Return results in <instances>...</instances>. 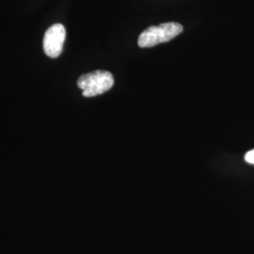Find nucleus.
<instances>
[{
  "label": "nucleus",
  "instance_id": "1",
  "mask_svg": "<svg viewBox=\"0 0 254 254\" xmlns=\"http://www.w3.org/2000/svg\"><path fill=\"white\" fill-rule=\"evenodd\" d=\"M183 32V26L176 22L163 23L159 26H152L138 37L139 47H153L162 43H167Z\"/></svg>",
  "mask_w": 254,
  "mask_h": 254
},
{
  "label": "nucleus",
  "instance_id": "2",
  "mask_svg": "<svg viewBox=\"0 0 254 254\" xmlns=\"http://www.w3.org/2000/svg\"><path fill=\"white\" fill-rule=\"evenodd\" d=\"M114 85L113 75L107 71L85 73L77 80V86L83 91L84 97H93L109 91Z\"/></svg>",
  "mask_w": 254,
  "mask_h": 254
},
{
  "label": "nucleus",
  "instance_id": "3",
  "mask_svg": "<svg viewBox=\"0 0 254 254\" xmlns=\"http://www.w3.org/2000/svg\"><path fill=\"white\" fill-rule=\"evenodd\" d=\"M66 39V29L62 24H55L49 27L44 37V51L49 58L56 59L61 56Z\"/></svg>",
  "mask_w": 254,
  "mask_h": 254
},
{
  "label": "nucleus",
  "instance_id": "4",
  "mask_svg": "<svg viewBox=\"0 0 254 254\" xmlns=\"http://www.w3.org/2000/svg\"><path fill=\"white\" fill-rule=\"evenodd\" d=\"M245 160L248 163L254 165V150L249 151L245 155Z\"/></svg>",
  "mask_w": 254,
  "mask_h": 254
}]
</instances>
